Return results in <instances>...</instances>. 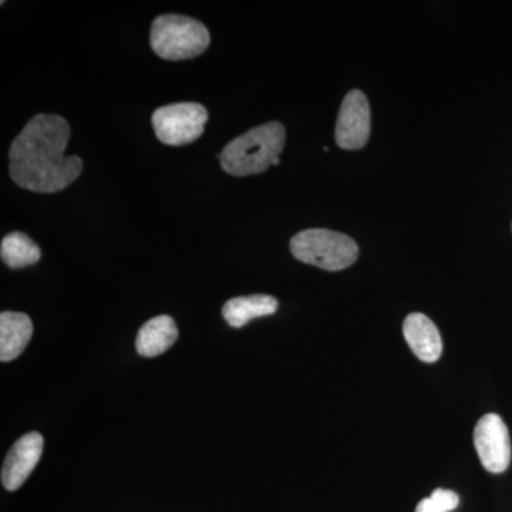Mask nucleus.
Returning <instances> with one entry per match:
<instances>
[{
	"instance_id": "10",
	"label": "nucleus",
	"mask_w": 512,
	"mask_h": 512,
	"mask_svg": "<svg viewBox=\"0 0 512 512\" xmlns=\"http://www.w3.org/2000/svg\"><path fill=\"white\" fill-rule=\"evenodd\" d=\"M33 335V323L25 313L2 312L0 315V360L3 363L22 355Z\"/></svg>"
},
{
	"instance_id": "8",
	"label": "nucleus",
	"mask_w": 512,
	"mask_h": 512,
	"mask_svg": "<svg viewBox=\"0 0 512 512\" xmlns=\"http://www.w3.org/2000/svg\"><path fill=\"white\" fill-rule=\"evenodd\" d=\"M43 453L42 434L32 431L20 437L10 448L2 468V484L6 490L16 491L28 480Z\"/></svg>"
},
{
	"instance_id": "7",
	"label": "nucleus",
	"mask_w": 512,
	"mask_h": 512,
	"mask_svg": "<svg viewBox=\"0 0 512 512\" xmlns=\"http://www.w3.org/2000/svg\"><path fill=\"white\" fill-rule=\"evenodd\" d=\"M370 126L369 101L360 90H352L346 94L340 106L335 131L336 143L343 150H360L369 141Z\"/></svg>"
},
{
	"instance_id": "13",
	"label": "nucleus",
	"mask_w": 512,
	"mask_h": 512,
	"mask_svg": "<svg viewBox=\"0 0 512 512\" xmlns=\"http://www.w3.org/2000/svg\"><path fill=\"white\" fill-rule=\"evenodd\" d=\"M0 255L9 268L19 269L37 264L42 252L28 235L23 232H10L2 239Z\"/></svg>"
},
{
	"instance_id": "1",
	"label": "nucleus",
	"mask_w": 512,
	"mask_h": 512,
	"mask_svg": "<svg viewBox=\"0 0 512 512\" xmlns=\"http://www.w3.org/2000/svg\"><path fill=\"white\" fill-rule=\"evenodd\" d=\"M70 126L56 114L29 120L9 150V173L25 190L53 194L73 184L83 171L80 157H66Z\"/></svg>"
},
{
	"instance_id": "2",
	"label": "nucleus",
	"mask_w": 512,
	"mask_h": 512,
	"mask_svg": "<svg viewBox=\"0 0 512 512\" xmlns=\"http://www.w3.org/2000/svg\"><path fill=\"white\" fill-rule=\"evenodd\" d=\"M285 127L278 121L252 128L227 144L218 158L225 173L235 177L261 174L279 165L285 146Z\"/></svg>"
},
{
	"instance_id": "9",
	"label": "nucleus",
	"mask_w": 512,
	"mask_h": 512,
	"mask_svg": "<svg viewBox=\"0 0 512 512\" xmlns=\"http://www.w3.org/2000/svg\"><path fill=\"white\" fill-rule=\"evenodd\" d=\"M407 345L421 362L434 363L443 355V340L433 320L423 313H412L403 323Z\"/></svg>"
},
{
	"instance_id": "12",
	"label": "nucleus",
	"mask_w": 512,
	"mask_h": 512,
	"mask_svg": "<svg viewBox=\"0 0 512 512\" xmlns=\"http://www.w3.org/2000/svg\"><path fill=\"white\" fill-rule=\"evenodd\" d=\"M278 311V301L274 296L251 295L229 299L222 308V316L232 328H242L252 319L271 316Z\"/></svg>"
},
{
	"instance_id": "6",
	"label": "nucleus",
	"mask_w": 512,
	"mask_h": 512,
	"mask_svg": "<svg viewBox=\"0 0 512 512\" xmlns=\"http://www.w3.org/2000/svg\"><path fill=\"white\" fill-rule=\"evenodd\" d=\"M474 446L485 470L501 474L510 467L511 440L508 427L498 414H485L474 429Z\"/></svg>"
},
{
	"instance_id": "14",
	"label": "nucleus",
	"mask_w": 512,
	"mask_h": 512,
	"mask_svg": "<svg viewBox=\"0 0 512 512\" xmlns=\"http://www.w3.org/2000/svg\"><path fill=\"white\" fill-rule=\"evenodd\" d=\"M458 504H460V498L454 491L439 488L430 497L420 501L416 512H450L456 510Z\"/></svg>"
},
{
	"instance_id": "11",
	"label": "nucleus",
	"mask_w": 512,
	"mask_h": 512,
	"mask_svg": "<svg viewBox=\"0 0 512 512\" xmlns=\"http://www.w3.org/2000/svg\"><path fill=\"white\" fill-rule=\"evenodd\" d=\"M178 329L174 319L168 315L148 320L138 330L136 348L138 355L156 357L163 355L177 342Z\"/></svg>"
},
{
	"instance_id": "3",
	"label": "nucleus",
	"mask_w": 512,
	"mask_h": 512,
	"mask_svg": "<svg viewBox=\"0 0 512 512\" xmlns=\"http://www.w3.org/2000/svg\"><path fill=\"white\" fill-rule=\"evenodd\" d=\"M151 47L161 59H194L208 49L210 32L200 20L181 15L158 16L151 26Z\"/></svg>"
},
{
	"instance_id": "4",
	"label": "nucleus",
	"mask_w": 512,
	"mask_h": 512,
	"mask_svg": "<svg viewBox=\"0 0 512 512\" xmlns=\"http://www.w3.org/2000/svg\"><path fill=\"white\" fill-rule=\"evenodd\" d=\"M291 252L303 264L335 272L355 264L359 247L348 235L329 229H306L291 239Z\"/></svg>"
},
{
	"instance_id": "5",
	"label": "nucleus",
	"mask_w": 512,
	"mask_h": 512,
	"mask_svg": "<svg viewBox=\"0 0 512 512\" xmlns=\"http://www.w3.org/2000/svg\"><path fill=\"white\" fill-rule=\"evenodd\" d=\"M207 121V109L198 103L170 104L160 107L153 114L156 136L167 146L194 143L204 133Z\"/></svg>"
}]
</instances>
